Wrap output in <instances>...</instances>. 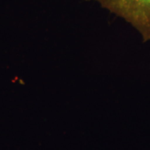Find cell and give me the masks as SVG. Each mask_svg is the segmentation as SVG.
Returning a JSON list of instances; mask_svg holds the SVG:
<instances>
[{
    "mask_svg": "<svg viewBox=\"0 0 150 150\" xmlns=\"http://www.w3.org/2000/svg\"><path fill=\"white\" fill-rule=\"evenodd\" d=\"M93 1L130 24L145 42L150 40V0Z\"/></svg>",
    "mask_w": 150,
    "mask_h": 150,
    "instance_id": "cell-1",
    "label": "cell"
}]
</instances>
